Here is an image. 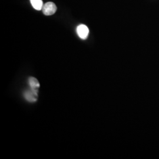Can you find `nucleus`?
Segmentation results:
<instances>
[{"label": "nucleus", "instance_id": "20e7f679", "mask_svg": "<svg viewBox=\"0 0 159 159\" xmlns=\"http://www.w3.org/2000/svg\"><path fill=\"white\" fill-rule=\"evenodd\" d=\"M28 82H29V86L30 89L35 91H39L40 84L38 80L33 77H30L29 79Z\"/></svg>", "mask_w": 159, "mask_h": 159}, {"label": "nucleus", "instance_id": "7ed1b4c3", "mask_svg": "<svg viewBox=\"0 0 159 159\" xmlns=\"http://www.w3.org/2000/svg\"><path fill=\"white\" fill-rule=\"evenodd\" d=\"M77 33L80 39L85 40L89 36V30L85 25L80 24L77 28Z\"/></svg>", "mask_w": 159, "mask_h": 159}, {"label": "nucleus", "instance_id": "f03ea898", "mask_svg": "<svg viewBox=\"0 0 159 159\" xmlns=\"http://www.w3.org/2000/svg\"><path fill=\"white\" fill-rule=\"evenodd\" d=\"M39 91H35L31 89L27 90L24 93V97L27 101L30 102H37L38 98Z\"/></svg>", "mask_w": 159, "mask_h": 159}, {"label": "nucleus", "instance_id": "f257e3e1", "mask_svg": "<svg viewBox=\"0 0 159 159\" xmlns=\"http://www.w3.org/2000/svg\"><path fill=\"white\" fill-rule=\"evenodd\" d=\"M43 12L46 16H51L57 11V7L54 2H48L44 4L42 8Z\"/></svg>", "mask_w": 159, "mask_h": 159}, {"label": "nucleus", "instance_id": "39448f33", "mask_svg": "<svg viewBox=\"0 0 159 159\" xmlns=\"http://www.w3.org/2000/svg\"><path fill=\"white\" fill-rule=\"evenodd\" d=\"M30 2L35 10L37 11L42 10L43 7L44 6L42 0H30Z\"/></svg>", "mask_w": 159, "mask_h": 159}]
</instances>
